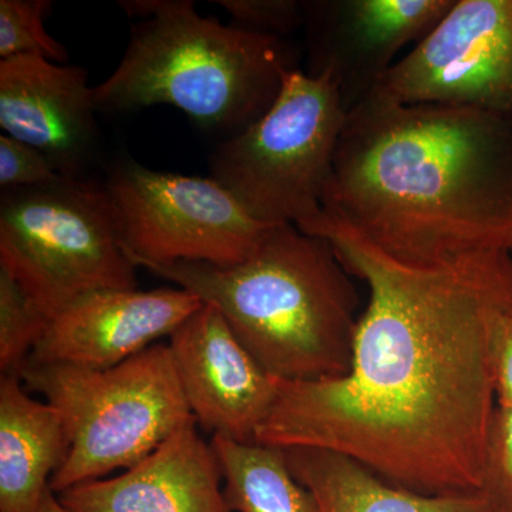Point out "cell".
Returning <instances> with one entry per match:
<instances>
[{"label":"cell","instance_id":"1","mask_svg":"<svg viewBox=\"0 0 512 512\" xmlns=\"http://www.w3.org/2000/svg\"><path fill=\"white\" fill-rule=\"evenodd\" d=\"M369 288L345 376L281 382L256 443L345 454L427 497H480L512 252L434 265L387 255L328 212L298 225Z\"/></svg>","mask_w":512,"mask_h":512},{"label":"cell","instance_id":"2","mask_svg":"<svg viewBox=\"0 0 512 512\" xmlns=\"http://www.w3.org/2000/svg\"><path fill=\"white\" fill-rule=\"evenodd\" d=\"M322 210L407 264L512 252V117L376 89L346 117Z\"/></svg>","mask_w":512,"mask_h":512},{"label":"cell","instance_id":"3","mask_svg":"<svg viewBox=\"0 0 512 512\" xmlns=\"http://www.w3.org/2000/svg\"><path fill=\"white\" fill-rule=\"evenodd\" d=\"M143 268L218 308L276 380L332 379L352 366L359 295L326 239L296 225H274L242 264Z\"/></svg>","mask_w":512,"mask_h":512},{"label":"cell","instance_id":"4","mask_svg":"<svg viewBox=\"0 0 512 512\" xmlns=\"http://www.w3.org/2000/svg\"><path fill=\"white\" fill-rule=\"evenodd\" d=\"M141 18L119 66L94 87L97 111L119 114L167 104L225 138L269 110L295 52L281 37L204 18L192 0H121Z\"/></svg>","mask_w":512,"mask_h":512},{"label":"cell","instance_id":"5","mask_svg":"<svg viewBox=\"0 0 512 512\" xmlns=\"http://www.w3.org/2000/svg\"><path fill=\"white\" fill-rule=\"evenodd\" d=\"M19 377L66 426L69 453L50 480L55 494L136 466L195 420L164 343L109 369L28 363Z\"/></svg>","mask_w":512,"mask_h":512},{"label":"cell","instance_id":"6","mask_svg":"<svg viewBox=\"0 0 512 512\" xmlns=\"http://www.w3.org/2000/svg\"><path fill=\"white\" fill-rule=\"evenodd\" d=\"M0 266L50 320L89 293L137 289L109 191L89 175L2 190Z\"/></svg>","mask_w":512,"mask_h":512},{"label":"cell","instance_id":"7","mask_svg":"<svg viewBox=\"0 0 512 512\" xmlns=\"http://www.w3.org/2000/svg\"><path fill=\"white\" fill-rule=\"evenodd\" d=\"M346 117L329 74L286 70L264 116L211 151L210 177L256 221L302 224L322 211Z\"/></svg>","mask_w":512,"mask_h":512},{"label":"cell","instance_id":"8","mask_svg":"<svg viewBox=\"0 0 512 512\" xmlns=\"http://www.w3.org/2000/svg\"><path fill=\"white\" fill-rule=\"evenodd\" d=\"M104 184L138 268L242 264L274 227L252 218L211 177L160 173L126 157L107 168Z\"/></svg>","mask_w":512,"mask_h":512},{"label":"cell","instance_id":"9","mask_svg":"<svg viewBox=\"0 0 512 512\" xmlns=\"http://www.w3.org/2000/svg\"><path fill=\"white\" fill-rule=\"evenodd\" d=\"M377 89L402 104L512 117V0H456Z\"/></svg>","mask_w":512,"mask_h":512},{"label":"cell","instance_id":"10","mask_svg":"<svg viewBox=\"0 0 512 512\" xmlns=\"http://www.w3.org/2000/svg\"><path fill=\"white\" fill-rule=\"evenodd\" d=\"M456 0H302L309 76L329 74L349 113L375 92L394 56L423 40Z\"/></svg>","mask_w":512,"mask_h":512},{"label":"cell","instance_id":"11","mask_svg":"<svg viewBox=\"0 0 512 512\" xmlns=\"http://www.w3.org/2000/svg\"><path fill=\"white\" fill-rule=\"evenodd\" d=\"M170 350L197 426L237 443H256L278 393V380L244 348L211 303L170 336Z\"/></svg>","mask_w":512,"mask_h":512},{"label":"cell","instance_id":"12","mask_svg":"<svg viewBox=\"0 0 512 512\" xmlns=\"http://www.w3.org/2000/svg\"><path fill=\"white\" fill-rule=\"evenodd\" d=\"M96 113L94 87L83 67L40 56L0 60L3 134L35 147L63 177H87L96 163Z\"/></svg>","mask_w":512,"mask_h":512},{"label":"cell","instance_id":"13","mask_svg":"<svg viewBox=\"0 0 512 512\" xmlns=\"http://www.w3.org/2000/svg\"><path fill=\"white\" fill-rule=\"evenodd\" d=\"M201 306L181 288L89 293L50 320L28 363L109 369L170 338Z\"/></svg>","mask_w":512,"mask_h":512},{"label":"cell","instance_id":"14","mask_svg":"<svg viewBox=\"0 0 512 512\" xmlns=\"http://www.w3.org/2000/svg\"><path fill=\"white\" fill-rule=\"evenodd\" d=\"M222 483L217 453L192 420L119 476L56 497L69 512H232Z\"/></svg>","mask_w":512,"mask_h":512},{"label":"cell","instance_id":"15","mask_svg":"<svg viewBox=\"0 0 512 512\" xmlns=\"http://www.w3.org/2000/svg\"><path fill=\"white\" fill-rule=\"evenodd\" d=\"M69 453L62 414L30 397L18 376L0 379V512H37Z\"/></svg>","mask_w":512,"mask_h":512},{"label":"cell","instance_id":"16","mask_svg":"<svg viewBox=\"0 0 512 512\" xmlns=\"http://www.w3.org/2000/svg\"><path fill=\"white\" fill-rule=\"evenodd\" d=\"M293 476L319 512H485L481 497H427L396 487L345 454L284 448Z\"/></svg>","mask_w":512,"mask_h":512},{"label":"cell","instance_id":"17","mask_svg":"<svg viewBox=\"0 0 512 512\" xmlns=\"http://www.w3.org/2000/svg\"><path fill=\"white\" fill-rule=\"evenodd\" d=\"M211 443L232 512H319L311 491L293 476L284 448L220 436Z\"/></svg>","mask_w":512,"mask_h":512},{"label":"cell","instance_id":"18","mask_svg":"<svg viewBox=\"0 0 512 512\" xmlns=\"http://www.w3.org/2000/svg\"><path fill=\"white\" fill-rule=\"evenodd\" d=\"M50 319L26 295L22 286L0 266V372L18 376Z\"/></svg>","mask_w":512,"mask_h":512},{"label":"cell","instance_id":"19","mask_svg":"<svg viewBox=\"0 0 512 512\" xmlns=\"http://www.w3.org/2000/svg\"><path fill=\"white\" fill-rule=\"evenodd\" d=\"M50 0H0V57L40 56L66 64L69 52L46 32Z\"/></svg>","mask_w":512,"mask_h":512},{"label":"cell","instance_id":"20","mask_svg":"<svg viewBox=\"0 0 512 512\" xmlns=\"http://www.w3.org/2000/svg\"><path fill=\"white\" fill-rule=\"evenodd\" d=\"M480 497L485 512H512V406H495Z\"/></svg>","mask_w":512,"mask_h":512},{"label":"cell","instance_id":"21","mask_svg":"<svg viewBox=\"0 0 512 512\" xmlns=\"http://www.w3.org/2000/svg\"><path fill=\"white\" fill-rule=\"evenodd\" d=\"M238 28L259 35L284 37L303 28V6L298 0H215Z\"/></svg>","mask_w":512,"mask_h":512},{"label":"cell","instance_id":"22","mask_svg":"<svg viewBox=\"0 0 512 512\" xmlns=\"http://www.w3.org/2000/svg\"><path fill=\"white\" fill-rule=\"evenodd\" d=\"M63 175L39 150L16 138L0 136V187H42L59 183Z\"/></svg>","mask_w":512,"mask_h":512},{"label":"cell","instance_id":"23","mask_svg":"<svg viewBox=\"0 0 512 512\" xmlns=\"http://www.w3.org/2000/svg\"><path fill=\"white\" fill-rule=\"evenodd\" d=\"M495 399L498 406H512V318L505 325L497 363H495Z\"/></svg>","mask_w":512,"mask_h":512},{"label":"cell","instance_id":"24","mask_svg":"<svg viewBox=\"0 0 512 512\" xmlns=\"http://www.w3.org/2000/svg\"><path fill=\"white\" fill-rule=\"evenodd\" d=\"M37 512H69L66 508L60 504L57 500L56 494L52 490H47L45 497H43L42 503H40L39 510Z\"/></svg>","mask_w":512,"mask_h":512}]
</instances>
